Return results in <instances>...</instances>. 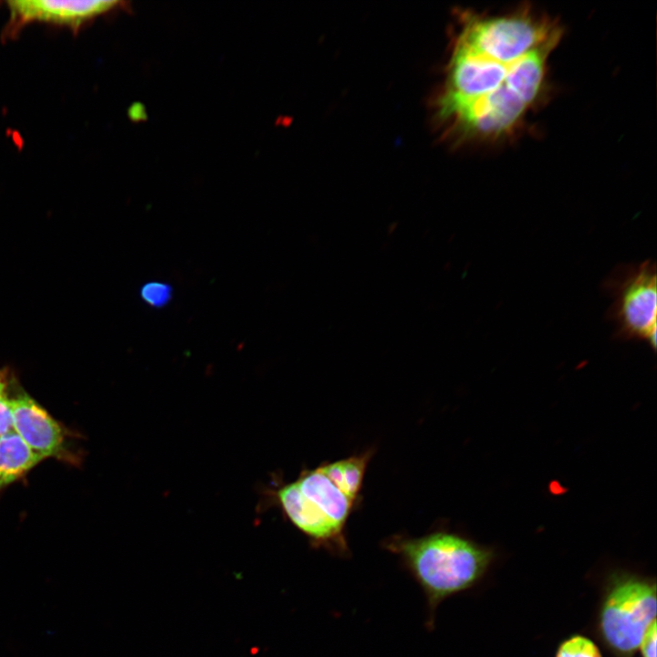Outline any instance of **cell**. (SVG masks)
<instances>
[{
    "mask_svg": "<svg viewBox=\"0 0 657 657\" xmlns=\"http://www.w3.org/2000/svg\"><path fill=\"white\" fill-rule=\"evenodd\" d=\"M121 2L73 0H19L9 1V19L4 36H14L25 25L36 21L65 26L78 30L88 21L107 13Z\"/></svg>",
    "mask_w": 657,
    "mask_h": 657,
    "instance_id": "obj_6",
    "label": "cell"
},
{
    "mask_svg": "<svg viewBox=\"0 0 657 657\" xmlns=\"http://www.w3.org/2000/svg\"><path fill=\"white\" fill-rule=\"evenodd\" d=\"M655 617V584L625 577L617 580L606 595L600 610V631L611 650L630 655L638 650Z\"/></svg>",
    "mask_w": 657,
    "mask_h": 657,
    "instance_id": "obj_4",
    "label": "cell"
},
{
    "mask_svg": "<svg viewBox=\"0 0 657 657\" xmlns=\"http://www.w3.org/2000/svg\"><path fill=\"white\" fill-rule=\"evenodd\" d=\"M462 22L439 115L464 139L501 141L520 130L545 95L563 29L530 7L466 14Z\"/></svg>",
    "mask_w": 657,
    "mask_h": 657,
    "instance_id": "obj_1",
    "label": "cell"
},
{
    "mask_svg": "<svg viewBox=\"0 0 657 657\" xmlns=\"http://www.w3.org/2000/svg\"><path fill=\"white\" fill-rule=\"evenodd\" d=\"M47 458L33 451L14 431L0 437V492Z\"/></svg>",
    "mask_w": 657,
    "mask_h": 657,
    "instance_id": "obj_9",
    "label": "cell"
},
{
    "mask_svg": "<svg viewBox=\"0 0 657 657\" xmlns=\"http://www.w3.org/2000/svg\"><path fill=\"white\" fill-rule=\"evenodd\" d=\"M301 492L334 524L344 529L354 502L318 467L303 471L296 480Z\"/></svg>",
    "mask_w": 657,
    "mask_h": 657,
    "instance_id": "obj_8",
    "label": "cell"
},
{
    "mask_svg": "<svg viewBox=\"0 0 657 657\" xmlns=\"http://www.w3.org/2000/svg\"><path fill=\"white\" fill-rule=\"evenodd\" d=\"M385 548L400 557L422 589L433 626L437 606L452 595L474 586L492 558L489 549L456 534L437 531L420 537H394Z\"/></svg>",
    "mask_w": 657,
    "mask_h": 657,
    "instance_id": "obj_2",
    "label": "cell"
},
{
    "mask_svg": "<svg viewBox=\"0 0 657 657\" xmlns=\"http://www.w3.org/2000/svg\"><path fill=\"white\" fill-rule=\"evenodd\" d=\"M556 657H602L597 645L589 638L575 635L563 641Z\"/></svg>",
    "mask_w": 657,
    "mask_h": 657,
    "instance_id": "obj_11",
    "label": "cell"
},
{
    "mask_svg": "<svg viewBox=\"0 0 657 657\" xmlns=\"http://www.w3.org/2000/svg\"><path fill=\"white\" fill-rule=\"evenodd\" d=\"M370 453L323 464L320 471L351 501L356 502L361 488Z\"/></svg>",
    "mask_w": 657,
    "mask_h": 657,
    "instance_id": "obj_10",
    "label": "cell"
},
{
    "mask_svg": "<svg viewBox=\"0 0 657 657\" xmlns=\"http://www.w3.org/2000/svg\"><path fill=\"white\" fill-rule=\"evenodd\" d=\"M639 648L643 657H656V620L645 631Z\"/></svg>",
    "mask_w": 657,
    "mask_h": 657,
    "instance_id": "obj_14",
    "label": "cell"
},
{
    "mask_svg": "<svg viewBox=\"0 0 657 657\" xmlns=\"http://www.w3.org/2000/svg\"><path fill=\"white\" fill-rule=\"evenodd\" d=\"M13 370L8 367H0V437L14 431L8 399V388Z\"/></svg>",
    "mask_w": 657,
    "mask_h": 657,
    "instance_id": "obj_13",
    "label": "cell"
},
{
    "mask_svg": "<svg viewBox=\"0 0 657 657\" xmlns=\"http://www.w3.org/2000/svg\"><path fill=\"white\" fill-rule=\"evenodd\" d=\"M173 289L168 283L151 281L140 288V297L149 307L161 308L166 307L172 298Z\"/></svg>",
    "mask_w": 657,
    "mask_h": 657,
    "instance_id": "obj_12",
    "label": "cell"
},
{
    "mask_svg": "<svg viewBox=\"0 0 657 657\" xmlns=\"http://www.w3.org/2000/svg\"><path fill=\"white\" fill-rule=\"evenodd\" d=\"M275 495L286 516L316 547L325 548L339 555L348 551L344 529L334 524L310 501L296 481L279 487Z\"/></svg>",
    "mask_w": 657,
    "mask_h": 657,
    "instance_id": "obj_7",
    "label": "cell"
},
{
    "mask_svg": "<svg viewBox=\"0 0 657 657\" xmlns=\"http://www.w3.org/2000/svg\"><path fill=\"white\" fill-rule=\"evenodd\" d=\"M13 430L36 453L77 464L73 433L52 417L23 387L15 371L8 388Z\"/></svg>",
    "mask_w": 657,
    "mask_h": 657,
    "instance_id": "obj_5",
    "label": "cell"
},
{
    "mask_svg": "<svg viewBox=\"0 0 657 657\" xmlns=\"http://www.w3.org/2000/svg\"><path fill=\"white\" fill-rule=\"evenodd\" d=\"M656 266L652 260L617 266L603 283L612 298L608 317L615 337L636 339L656 349Z\"/></svg>",
    "mask_w": 657,
    "mask_h": 657,
    "instance_id": "obj_3",
    "label": "cell"
}]
</instances>
